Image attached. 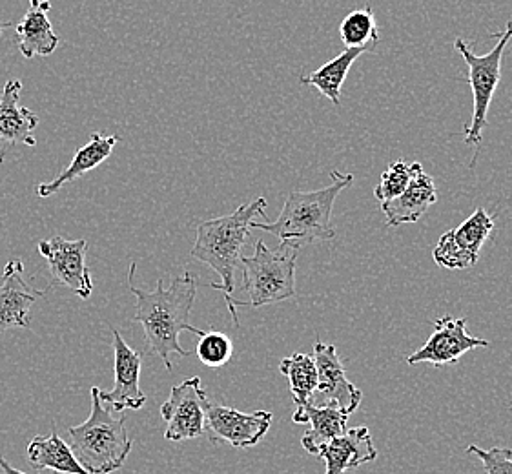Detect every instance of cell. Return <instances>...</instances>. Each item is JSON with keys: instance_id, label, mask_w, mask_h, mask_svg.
I'll return each mask as SVG.
<instances>
[{"instance_id": "28", "label": "cell", "mask_w": 512, "mask_h": 474, "mask_svg": "<svg viewBox=\"0 0 512 474\" xmlns=\"http://www.w3.org/2000/svg\"><path fill=\"white\" fill-rule=\"evenodd\" d=\"M0 471L4 474H26L19 471V469H15L13 465H10V462L0 454ZM53 474H61V473H53Z\"/></svg>"}, {"instance_id": "23", "label": "cell", "mask_w": 512, "mask_h": 474, "mask_svg": "<svg viewBox=\"0 0 512 474\" xmlns=\"http://www.w3.org/2000/svg\"><path fill=\"white\" fill-rule=\"evenodd\" d=\"M279 371L287 376L297 407L310 403L318 391V367L314 358L296 352L279 363Z\"/></svg>"}, {"instance_id": "15", "label": "cell", "mask_w": 512, "mask_h": 474, "mask_svg": "<svg viewBox=\"0 0 512 474\" xmlns=\"http://www.w3.org/2000/svg\"><path fill=\"white\" fill-rule=\"evenodd\" d=\"M412 179L401 196L381 203V212L387 219V227H400L418 223L423 214L436 205L438 188L420 163H412Z\"/></svg>"}, {"instance_id": "3", "label": "cell", "mask_w": 512, "mask_h": 474, "mask_svg": "<svg viewBox=\"0 0 512 474\" xmlns=\"http://www.w3.org/2000/svg\"><path fill=\"white\" fill-rule=\"evenodd\" d=\"M332 183L314 192H290L281 214L274 223H252V228L276 236L283 245L299 250L316 241L336 237L332 225L334 203L339 194L354 183L352 174L338 170L330 172Z\"/></svg>"}, {"instance_id": "26", "label": "cell", "mask_w": 512, "mask_h": 474, "mask_svg": "<svg viewBox=\"0 0 512 474\" xmlns=\"http://www.w3.org/2000/svg\"><path fill=\"white\" fill-rule=\"evenodd\" d=\"M412 170L414 165H407L403 161H396L387 166V170L379 177L378 186L374 188V196L378 199L379 205L401 196L407 190L412 179Z\"/></svg>"}, {"instance_id": "22", "label": "cell", "mask_w": 512, "mask_h": 474, "mask_svg": "<svg viewBox=\"0 0 512 474\" xmlns=\"http://www.w3.org/2000/svg\"><path fill=\"white\" fill-rule=\"evenodd\" d=\"M363 53H370V50L347 48L336 59L323 64L316 72L301 75V83L318 88L319 92L323 93L330 103L339 106L341 104V99H339L341 86L347 81V75H349L352 64L358 61Z\"/></svg>"}, {"instance_id": "29", "label": "cell", "mask_w": 512, "mask_h": 474, "mask_svg": "<svg viewBox=\"0 0 512 474\" xmlns=\"http://www.w3.org/2000/svg\"><path fill=\"white\" fill-rule=\"evenodd\" d=\"M10 22L0 21V35H2V31L6 30V28H10Z\"/></svg>"}, {"instance_id": "30", "label": "cell", "mask_w": 512, "mask_h": 474, "mask_svg": "<svg viewBox=\"0 0 512 474\" xmlns=\"http://www.w3.org/2000/svg\"><path fill=\"white\" fill-rule=\"evenodd\" d=\"M2 143V141H0ZM4 163V150H2V146H0V165Z\"/></svg>"}, {"instance_id": "16", "label": "cell", "mask_w": 512, "mask_h": 474, "mask_svg": "<svg viewBox=\"0 0 512 474\" xmlns=\"http://www.w3.org/2000/svg\"><path fill=\"white\" fill-rule=\"evenodd\" d=\"M318 456L327 464L325 474H345L359 465L374 462L378 449L374 447L369 427H354L323 445Z\"/></svg>"}, {"instance_id": "11", "label": "cell", "mask_w": 512, "mask_h": 474, "mask_svg": "<svg viewBox=\"0 0 512 474\" xmlns=\"http://www.w3.org/2000/svg\"><path fill=\"white\" fill-rule=\"evenodd\" d=\"M489 347V341L482 338H474L467 332V320L465 318H452L441 316L434 321V332L420 351L407 356L409 365L416 363H432L436 367L454 365L460 361L463 354L472 349H485Z\"/></svg>"}, {"instance_id": "8", "label": "cell", "mask_w": 512, "mask_h": 474, "mask_svg": "<svg viewBox=\"0 0 512 474\" xmlns=\"http://www.w3.org/2000/svg\"><path fill=\"white\" fill-rule=\"evenodd\" d=\"M494 230V219L485 208L474 210L460 227L445 232L432 250V258L447 270H467L480 259L483 243Z\"/></svg>"}, {"instance_id": "31", "label": "cell", "mask_w": 512, "mask_h": 474, "mask_svg": "<svg viewBox=\"0 0 512 474\" xmlns=\"http://www.w3.org/2000/svg\"><path fill=\"white\" fill-rule=\"evenodd\" d=\"M511 407H512V403H511Z\"/></svg>"}, {"instance_id": "21", "label": "cell", "mask_w": 512, "mask_h": 474, "mask_svg": "<svg viewBox=\"0 0 512 474\" xmlns=\"http://www.w3.org/2000/svg\"><path fill=\"white\" fill-rule=\"evenodd\" d=\"M28 462L35 471L52 469L53 473L90 474L77 462L55 425L50 436H35L28 444Z\"/></svg>"}, {"instance_id": "17", "label": "cell", "mask_w": 512, "mask_h": 474, "mask_svg": "<svg viewBox=\"0 0 512 474\" xmlns=\"http://www.w3.org/2000/svg\"><path fill=\"white\" fill-rule=\"evenodd\" d=\"M50 10V0H30V8L17 24V41L24 59L48 57L59 48L61 39L53 31Z\"/></svg>"}, {"instance_id": "12", "label": "cell", "mask_w": 512, "mask_h": 474, "mask_svg": "<svg viewBox=\"0 0 512 474\" xmlns=\"http://www.w3.org/2000/svg\"><path fill=\"white\" fill-rule=\"evenodd\" d=\"M312 358L318 367V391L310 403L316 407L334 403L347 414L356 413L363 394L354 383L349 382L338 349L318 340L314 343Z\"/></svg>"}, {"instance_id": "25", "label": "cell", "mask_w": 512, "mask_h": 474, "mask_svg": "<svg viewBox=\"0 0 512 474\" xmlns=\"http://www.w3.org/2000/svg\"><path fill=\"white\" fill-rule=\"evenodd\" d=\"M232 354H234V343L226 334L219 330H208V332L203 330L195 349V356L203 365L210 369H219L232 360Z\"/></svg>"}, {"instance_id": "6", "label": "cell", "mask_w": 512, "mask_h": 474, "mask_svg": "<svg viewBox=\"0 0 512 474\" xmlns=\"http://www.w3.org/2000/svg\"><path fill=\"white\" fill-rule=\"evenodd\" d=\"M498 37L500 39L496 42V46L487 55H476L463 39H456L454 42V48L460 52L469 66V86L474 99L471 124L465 128L467 145H482L483 130L487 124V112L491 106L492 95L502 79L503 53L512 39V21L507 22V28Z\"/></svg>"}, {"instance_id": "14", "label": "cell", "mask_w": 512, "mask_h": 474, "mask_svg": "<svg viewBox=\"0 0 512 474\" xmlns=\"http://www.w3.org/2000/svg\"><path fill=\"white\" fill-rule=\"evenodd\" d=\"M48 290L31 289L24 279L21 259H10L0 278V334L10 329H30L31 307Z\"/></svg>"}, {"instance_id": "19", "label": "cell", "mask_w": 512, "mask_h": 474, "mask_svg": "<svg viewBox=\"0 0 512 474\" xmlns=\"http://www.w3.org/2000/svg\"><path fill=\"white\" fill-rule=\"evenodd\" d=\"M349 418L350 414L339 409L334 403L321 405V407H316L312 403L299 405L292 416L294 423L310 425V429L301 438V445L308 454H314V456H318L319 449L323 445H327L328 442H332L334 438H338L347 431Z\"/></svg>"}, {"instance_id": "20", "label": "cell", "mask_w": 512, "mask_h": 474, "mask_svg": "<svg viewBox=\"0 0 512 474\" xmlns=\"http://www.w3.org/2000/svg\"><path fill=\"white\" fill-rule=\"evenodd\" d=\"M117 141H119V135H103L101 132H93L90 135V141L75 152L72 163L66 166L61 174L50 183H41V185L35 186V194L42 199L55 196L62 186L72 183L77 177L84 176V174L95 170L97 166L103 165L104 161L112 155Z\"/></svg>"}, {"instance_id": "1", "label": "cell", "mask_w": 512, "mask_h": 474, "mask_svg": "<svg viewBox=\"0 0 512 474\" xmlns=\"http://www.w3.org/2000/svg\"><path fill=\"white\" fill-rule=\"evenodd\" d=\"M137 265H130L128 290L135 296V323H141L148 349L163 360L168 371L174 369L172 354L188 358L192 352L186 351L179 343L181 332H194L201 336L203 330L195 329L190 323V312L197 296V281L190 272L174 279L170 289H164L163 279L157 281L152 292L135 287L134 278Z\"/></svg>"}, {"instance_id": "7", "label": "cell", "mask_w": 512, "mask_h": 474, "mask_svg": "<svg viewBox=\"0 0 512 474\" xmlns=\"http://www.w3.org/2000/svg\"><path fill=\"white\" fill-rule=\"evenodd\" d=\"M208 405V392L203 389L199 376L174 385L161 407V416L166 422L164 438L170 442H186L203 436Z\"/></svg>"}, {"instance_id": "9", "label": "cell", "mask_w": 512, "mask_h": 474, "mask_svg": "<svg viewBox=\"0 0 512 474\" xmlns=\"http://www.w3.org/2000/svg\"><path fill=\"white\" fill-rule=\"evenodd\" d=\"M272 420L274 416L268 411L241 413L226 405L210 403L206 409L205 434L214 444L248 449L267 436Z\"/></svg>"}, {"instance_id": "4", "label": "cell", "mask_w": 512, "mask_h": 474, "mask_svg": "<svg viewBox=\"0 0 512 474\" xmlns=\"http://www.w3.org/2000/svg\"><path fill=\"white\" fill-rule=\"evenodd\" d=\"M77 462L90 474H112L123 467L132 453V440L126 434V420L115 418L104 409L99 387L92 389V413L86 422L66 431Z\"/></svg>"}, {"instance_id": "2", "label": "cell", "mask_w": 512, "mask_h": 474, "mask_svg": "<svg viewBox=\"0 0 512 474\" xmlns=\"http://www.w3.org/2000/svg\"><path fill=\"white\" fill-rule=\"evenodd\" d=\"M267 199L257 197L256 201L237 207L236 212L228 216L208 219L197 225L192 258L205 263L221 276V283H212L210 287L225 294L226 307L234 325L239 327L236 299L232 298L236 290V270L241 263V250L250 236L252 223L257 216L267 219Z\"/></svg>"}, {"instance_id": "13", "label": "cell", "mask_w": 512, "mask_h": 474, "mask_svg": "<svg viewBox=\"0 0 512 474\" xmlns=\"http://www.w3.org/2000/svg\"><path fill=\"white\" fill-rule=\"evenodd\" d=\"M113 356H115V383L110 392L99 389L101 402L108 403L115 413H123L126 409L139 411L146 403V396L141 391V367L143 358L139 352L134 351L126 341L119 329H112Z\"/></svg>"}, {"instance_id": "27", "label": "cell", "mask_w": 512, "mask_h": 474, "mask_svg": "<svg viewBox=\"0 0 512 474\" xmlns=\"http://www.w3.org/2000/svg\"><path fill=\"white\" fill-rule=\"evenodd\" d=\"M467 453L474 454L480 460L483 474H512V449H482L480 445L472 444L467 447Z\"/></svg>"}, {"instance_id": "5", "label": "cell", "mask_w": 512, "mask_h": 474, "mask_svg": "<svg viewBox=\"0 0 512 474\" xmlns=\"http://www.w3.org/2000/svg\"><path fill=\"white\" fill-rule=\"evenodd\" d=\"M297 248L279 243L276 250L257 239L254 256H241L243 289L248 301H236L237 307H265L296 298Z\"/></svg>"}, {"instance_id": "18", "label": "cell", "mask_w": 512, "mask_h": 474, "mask_svg": "<svg viewBox=\"0 0 512 474\" xmlns=\"http://www.w3.org/2000/svg\"><path fill=\"white\" fill-rule=\"evenodd\" d=\"M22 83L11 79L4 84L0 95V141L8 145H37L35 128L39 126V117L19 104Z\"/></svg>"}, {"instance_id": "24", "label": "cell", "mask_w": 512, "mask_h": 474, "mask_svg": "<svg viewBox=\"0 0 512 474\" xmlns=\"http://www.w3.org/2000/svg\"><path fill=\"white\" fill-rule=\"evenodd\" d=\"M339 35L345 48H365L374 52L379 42L378 24L374 17V10L370 6H365L361 10L349 13L341 26H339Z\"/></svg>"}, {"instance_id": "10", "label": "cell", "mask_w": 512, "mask_h": 474, "mask_svg": "<svg viewBox=\"0 0 512 474\" xmlns=\"http://www.w3.org/2000/svg\"><path fill=\"white\" fill-rule=\"evenodd\" d=\"M37 250L46 259L57 283L72 290L81 299H90L93 294V278L86 265V239L68 241L61 236L50 237L39 241Z\"/></svg>"}]
</instances>
